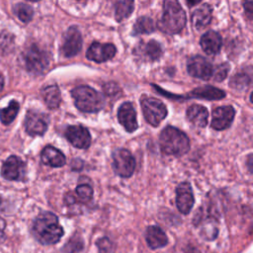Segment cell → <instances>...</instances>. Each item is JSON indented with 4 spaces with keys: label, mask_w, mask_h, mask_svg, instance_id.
I'll list each match as a JSON object with an SVG mask.
<instances>
[{
    "label": "cell",
    "mask_w": 253,
    "mask_h": 253,
    "mask_svg": "<svg viewBox=\"0 0 253 253\" xmlns=\"http://www.w3.org/2000/svg\"><path fill=\"white\" fill-rule=\"evenodd\" d=\"M221 43L222 40L220 35L214 31H209L205 33L200 40V44L203 50L209 55L217 54L220 50Z\"/></svg>",
    "instance_id": "19"
},
{
    "label": "cell",
    "mask_w": 253,
    "mask_h": 253,
    "mask_svg": "<svg viewBox=\"0 0 253 253\" xmlns=\"http://www.w3.org/2000/svg\"><path fill=\"white\" fill-rule=\"evenodd\" d=\"M41 158L43 164L50 167H61L66 162L64 154L51 145H47L42 149Z\"/></svg>",
    "instance_id": "21"
},
{
    "label": "cell",
    "mask_w": 253,
    "mask_h": 253,
    "mask_svg": "<svg viewBox=\"0 0 253 253\" xmlns=\"http://www.w3.org/2000/svg\"><path fill=\"white\" fill-rule=\"evenodd\" d=\"M250 82V79L247 75L245 74H237L232 78L231 81V85L233 86V88H244L248 85V83Z\"/></svg>",
    "instance_id": "32"
},
{
    "label": "cell",
    "mask_w": 253,
    "mask_h": 253,
    "mask_svg": "<svg viewBox=\"0 0 253 253\" xmlns=\"http://www.w3.org/2000/svg\"><path fill=\"white\" fill-rule=\"evenodd\" d=\"M140 106L144 119L152 126H158L167 116V108L164 103L157 98L142 95Z\"/></svg>",
    "instance_id": "5"
},
{
    "label": "cell",
    "mask_w": 253,
    "mask_h": 253,
    "mask_svg": "<svg viewBox=\"0 0 253 253\" xmlns=\"http://www.w3.org/2000/svg\"><path fill=\"white\" fill-rule=\"evenodd\" d=\"M186 21V13L180 3L175 0H167L163 4V14L157 23V28L167 35H174L182 31Z\"/></svg>",
    "instance_id": "2"
},
{
    "label": "cell",
    "mask_w": 253,
    "mask_h": 253,
    "mask_svg": "<svg viewBox=\"0 0 253 253\" xmlns=\"http://www.w3.org/2000/svg\"><path fill=\"white\" fill-rule=\"evenodd\" d=\"M187 119L191 122L194 126L198 127H205L208 124L209 112L207 108L202 105L194 104L187 109L186 112Z\"/></svg>",
    "instance_id": "22"
},
{
    "label": "cell",
    "mask_w": 253,
    "mask_h": 253,
    "mask_svg": "<svg viewBox=\"0 0 253 253\" xmlns=\"http://www.w3.org/2000/svg\"><path fill=\"white\" fill-rule=\"evenodd\" d=\"M225 97V92L215 88L211 85L201 86L199 88L194 89L192 92L186 94V96H172L170 98L173 99H188V98H196V99H206V100H220Z\"/></svg>",
    "instance_id": "18"
},
{
    "label": "cell",
    "mask_w": 253,
    "mask_h": 253,
    "mask_svg": "<svg viewBox=\"0 0 253 253\" xmlns=\"http://www.w3.org/2000/svg\"><path fill=\"white\" fill-rule=\"evenodd\" d=\"M83 248V242L80 238H71L67 242V253H79Z\"/></svg>",
    "instance_id": "31"
},
{
    "label": "cell",
    "mask_w": 253,
    "mask_h": 253,
    "mask_svg": "<svg viewBox=\"0 0 253 253\" xmlns=\"http://www.w3.org/2000/svg\"><path fill=\"white\" fill-rule=\"evenodd\" d=\"M155 29H156V25L154 21L147 16L138 18L133 25V32L135 35L150 34L154 32Z\"/></svg>",
    "instance_id": "25"
},
{
    "label": "cell",
    "mask_w": 253,
    "mask_h": 253,
    "mask_svg": "<svg viewBox=\"0 0 253 253\" xmlns=\"http://www.w3.org/2000/svg\"><path fill=\"white\" fill-rule=\"evenodd\" d=\"M187 69L188 73L195 78L210 80L212 76L213 67L206 57L201 55H194L188 60Z\"/></svg>",
    "instance_id": "10"
},
{
    "label": "cell",
    "mask_w": 253,
    "mask_h": 253,
    "mask_svg": "<svg viewBox=\"0 0 253 253\" xmlns=\"http://www.w3.org/2000/svg\"><path fill=\"white\" fill-rule=\"evenodd\" d=\"M230 66L228 65V63L224 62V63H221L219 65H217L215 68H213L212 70V78L217 81V82H220L222 80H224V78L227 76V73H228V70H229Z\"/></svg>",
    "instance_id": "30"
},
{
    "label": "cell",
    "mask_w": 253,
    "mask_h": 253,
    "mask_svg": "<svg viewBox=\"0 0 253 253\" xmlns=\"http://www.w3.org/2000/svg\"><path fill=\"white\" fill-rule=\"evenodd\" d=\"M3 86H4V79H3V76L0 74V92L3 89Z\"/></svg>",
    "instance_id": "36"
},
{
    "label": "cell",
    "mask_w": 253,
    "mask_h": 253,
    "mask_svg": "<svg viewBox=\"0 0 253 253\" xmlns=\"http://www.w3.org/2000/svg\"><path fill=\"white\" fill-rule=\"evenodd\" d=\"M113 169L123 178L130 177L135 169V160L132 154L126 148L116 149L113 154Z\"/></svg>",
    "instance_id": "7"
},
{
    "label": "cell",
    "mask_w": 253,
    "mask_h": 253,
    "mask_svg": "<svg viewBox=\"0 0 253 253\" xmlns=\"http://www.w3.org/2000/svg\"><path fill=\"white\" fill-rule=\"evenodd\" d=\"M82 47V36L76 26H71L63 35L60 52L65 57L75 56Z\"/></svg>",
    "instance_id": "8"
},
{
    "label": "cell",
    "mask_w": 253,
    "mask_h": 253,
    "mask_svg": "<svg viewBox=\"0 0 253 253\" xmlns=\"http://www.w3.org/2000/svg\"><path fill=\"white\" fill-rule=\"evenodd\" d=\"M66 139L77 148L87 149L91 143L89 130L83 126H69L64 131Z\"/></svg>",
    "instance_id": "12"
},
{
    "label": "cell",
    "mask_w": 253,
    "mask_h": 253,
    "mask_svg": "<svg viewBox=\"0 0 253 253\" xmlns=\"http://www.w3.org/2000/svg\"><path fill=\"white\" fill-rule=\"evenodd\" d=\"M120 88L118 85H116L113 82H110L104 86V91L107 94V96H113L119 92Z\"/></svg>",
    "instance_id": "34"
},
{
    "label": "cell",
    "mask_w": 253,
    "mask_h": 253,
    "mask_svg": "<svg viewBox=\"0 0 253 253\" xmlns=\"http://www.w3.org/2000/svg\"><path fill=\"white\" fill-rule=\"evenodd\" d=\"M76 194L80 201L86 203L89 202L93 197V189L89 184L83 183L76 187Z\"/></svg>",
    "instance_id": "29"
},
{
    "label": "cell",
    "mask_w": 253,
    "mask_h": 253,
    "mask_svg": "<svg viewBox=\"0 0 253 253\" xmlns=\"http://www.w3.org/2000/svg\"><path fill=\"white\" fill-rule=\"evenodd\" d=\"M15 13L22 22L29 23L33 18L34 10L26 3H19L15 6Z\"/></svg>",
    "instance_id": "28"
},
{
    "label": "cell",
    "mask_w": 253,
    "mask_h": 253,
    "mask_svg": "<svg viewBox=\"0 0 253 253\" xmlns=\"http://www.w3.org/2000/svg\"><path fill=\"white\" fill-rule=\"evenodd\" d=\"M71 96L76 108L84 113H97L104 106V97L89 86H78L72 89Z\"/></svg>",
    "instance_id": "4"
},
{
    "label": "cell",
    "mask_w": 253,
    "mask_h": 253,
    "mask_svg": "<svg viewBox=\"0 0 253 253\" xmlns=\"http://www.w3.org/2000/svg\"><path fill=\"white\" fill-rule=\"evenodd\" d=\"M42 96L45 105L49 109H56L61 102V95L56 85H49L42 90Z\"/></svg>",
    "instance_id": "24"
},
{
    "label": "cell",
    "mask_w": 253,
    "mask_h": 253,
    "mask_svg": "<svg viewBox=\"0 0 253 253\" xmlns=\"http://www.w3.org/2000/svg\"><path fill=\"white\" fill-rule=\"evenodd\" d=\"M194 194L188 182H182L176 188V206L180 212L188 214L194 206Z\"/></svg>",
    "instance_id": "15"
},
{
    "label": "cell",
    "mask_w": 253,
    "mask_h": 253,
    "mask_svg": "<svg viewBox=\"0 0 253 253\" xmlns=\"http://www.w3.org/2000/svg\"><path fill=\"white\" fill-rule=\"evenodd\" d=\"M1 174L6 180L20 181L23 180L26 174V166L21 158L18 156H10L3 163Z\"/></svg>",
    "instance_id": "14"
},
{
    "label": "cell",
    "mask_w": 253,
    "mask_h": 253,
    "mask_svg": "<svg viewBox=\"0 0 253 253\" xmlns=\"http://www.w3.org/2000/svg\"><path fill=\"white\" fill-rule=\"evenodd\" d=\"M19 109H20L19 103L15 100L11 101L10 104L6 108H4L0 111V120H1V122L4 125L11 124L14 121V119L16 118V116L18 115Z\"/></svg>",
    "instance_id": "26"
},
{
    "label": "cell",
    "mask_w": 253,
    "mask_h": 253,
    "mask_svg": "<svg viewBox=\"0 0 253 253\" xmlns=\"http://www.w3.org/2000/svg\"><path fill=\"white\" fill-rule=\"evenodd\" d=\"M235 116V111L231 106L217 107L212 111L211 127L215 130H222L230 126Z\"/></svg>",
    "instance_id": "16"
},
{
    "label": "cell",
    "mask_w": 253,
    "mask_h": 253,
    "mask_svg": "<svg viewBox=\"0 0 253 253\" xmlns=\"http://www.w3.org/2000/svg\"><path fill=\"white\" fill-rule=\"evenodd\" d=\"M33 232L39 242L43 245H50L60 240L63 235V228L54 213L44 211L36 218Z\"/></svg>",
    "instance_id": "1"
},
{
    "label": "cell",
    "mask_w": 253,
    "mask_h": 253,
    "mask_svg": "<svg viewBox=\"0 0 253 253\" xmlns=\"http://www.w3.org/2000/svg\"><path fill=\"white\" fill-rule=\"evenodd\" d=\"M211 7L205 3L196 9L192 14V24L197 30L206 28L211 21Z\"/></svg>",
    "instance_id": "23"
},
{
    "label": "cell",
    "mask_w": 253,
    "mask_h": 253,
    "mask_svg": "<svg viewBox=\"0 0 253 253\" xmlns=\"http://www.w3.org/2000/svg\"><path fill=\"white\" fill-rule=\"evenodd\" d=\"M243 6H244V11L247 14V16L249 18H252V16H253V8H252L253 3L252 2H246V3L243 4Z\"/></svg>",
    "instance_id": "35"
},
{
    "label": "cell",
    "mask_w": 253,
    "mask_h": 253,
    "mask_svg": "<svg viewBox=\"0 0 253 253\" xmlns=\"http://www.w3.org/2000/svg\"><path fill=\"white\" fill-rule=\"evenodd\" d=\"M133 54L141 61L153 62L161 57L163 48L158 42L150 40L148 42H140L136 44L133 49Z\"/></svg>",
    "instance_id": "9"
},
{
    "label": "cell",
    "mask_w": 253,
    "mask_h": 253,
    "mask_svg": "<svg viewBox=\"0 0 253 253\" xmlns=\"http://www.w3.org/2000/svg\"><path fill=\"white\" fill-rule=\"evenodd\" d=\"M145 240L151 249L164 247L168 243L166 233L157 225L148 226L145 231Z\"/></svg>",
    "instance_id": "20"
},
{
    "label": "cell",
    "mask_w": 253,
    "mask_h": 253,
    "mask_svg": "<svg viewBox=\"0 0 253 253\" xmlns=\"http://www.w3.org/2000/svg\"><path fill=\"white\" fill-rule=\"evenodd\" d=\"M27 69L34 74L42 73L49 64V54L37 44H32L24 52Z\"/></svg>",
    "instance_id": "6"
},
{
    "label": "cell",
    "mask_w": 253,
    "mask_h": 253,
    "mask_svg": "<svg viewBox=\"0 0 253 253\" xmlns=\"http://www.w3.org/2000/svg\"><path fill=\"white\" fill-rule=\"evenodd\" d=\"M119 123L128 132H133L137 128L136 112L130 102L123 103L118 110Z\"/></svg>",
    "instance_id": "17"
},
{
    "label": "cell",
    "mask_w": 253,
    "mask_h": 253,
    "mask_svg": "<svg viewBox=\"0 0 253 253\" xmlns=\"http://www.w3.org/2000/svg\"><path fill=\"white\" fill-rule=\"evenodd\" d=\"M251 160H252V158H251V155H249V158H248V161H249V163H248V167H249L250 171H251Z\"/></svg>",
    "instance_id": "37"
},
{
    "label": "cell",
    "mask_w": 253,
    "mask_h": 253,
    "mask_svg": "<svg viewBox=\"0 0 253 253\" xmlns=\"http://www.w3.org/2000/svg\"><path fill=\"white\" fill-rule=\"evenodd\" d=\"M134 9V3L133 1H119L116 3V9H115V16L116 20L121 22L124 19L129 17V15L132 13Z\"/></svg>",
    "instance_id": "27"
},
{
    "label": "cell",
    "mask_w": 253,
    "mask_h": 253,
    "mask_svg": "<svg viewBox=\"0 0 253 253\" xmlns=\"http://www.w3.org/2000/svg\"><path fill=\"white\" fill-rule=\"evenodd\" d=\"M100 253H111L112 243L108 238H102L97 242Z\"/></svg>",
    "instance_id": "33"
},
{
    "label": "cell",
    "mask_w": 253,
    "mask_h": 253,
    "mask_svg": "<svg viewBox=\"0 0 253 253\" xmlns=\"http://www.w3.org/2000/svg\"><path fill=\"white\" fill-rule=\"evenodd\" d=\"M47 117L38 111L30 110L25 119V128L30 135H42L47 129Z\"/></svg>",
    "instance_id": "11"
},
{
    "label": "cell",
    "mask_w": 253,
    "mask_h": 253,
    "mask_svg": "<svg viewBox=\"0 0 253 253\" xmlns=\"http://www.w3.org/2000/svg\"><path fill=\"white\" fill-rule=\"evenodd\" d=\"M117 48L113 43H102L94 42L86 51V57L89 60L101 63L110 60L115 56Z\"/></svg>",
    "instance_id": "13"
},
{
    "label": "cell",
    "mask_w": 253,
    "mask_h": 253,
    "mask_svg": "<svg viewBox=\"0 0 253 253\" xmlns=\"http://www.w3.org/2000/svg\"><path fill=\"white\" fill-rule=\"evenodd\" d=\"M159 146L166 155L181 156L189 151L190 140L185 132L169 126L160 132Z\"/></svg>",
    "instance_id": "3"
}]
</instances>
